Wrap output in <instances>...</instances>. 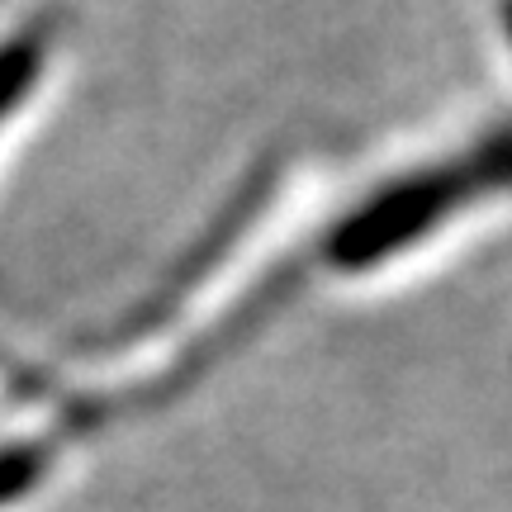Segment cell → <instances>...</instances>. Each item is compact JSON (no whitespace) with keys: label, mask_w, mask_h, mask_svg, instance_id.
Instances as JSON below:
<instances>
[{"label":"cell","mask_w":512,"mask_h":512,"mask_svg":"<svg viewBox=\"0 0 512 512\" xmlns=\"http://www.w3.org/2000/svg\"><path fill=\"white\" fill-rule=\"evenodd\" d=\"M503 181H512V143L479 147L475 157H465L456 166H437L427 176H413V181L394 185L389 195L370 200L332 238V261H342L347 271H361L370 261L399 252L403 242L422 238L441 214L479 200L489 185H503Z\"/></svg>","instance_id":"1"},{"label":"cell","mask_w":512,"mask_h":512,"mask_svg":"<svg viewBox=\"0 0 512 512\" xmlns=\"http://www.w3.org/2000/svg\"><path fill=\"white\" fill-rule=\"evenodd\" d=\"M503 19H508V34H512V0H508V5H503Z\"/></svg>","instance_id":"3"},{"label":"cell","mask_w":512,"mask_h":512,"mask_svg":"<svg viewBox=\"0 0 512 512\" xmlns=\"http://www.w3.org/2000/svg\"><path fill=\"white\" fill-rule=\"evenodd\" d=\"M48 48H53V29L48 24H29V29H19L15 38L0 43V119H5L10 105H19L29 95V86L38 81L43 62H48Z\"/></svg>","instance_id":"2"}]
</instances>
